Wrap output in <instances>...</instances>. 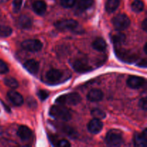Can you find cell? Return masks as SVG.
Masks as SVG:
<instances>
[{"label":"cell","instance_id":"1","mask_svg":"<svg viewBox=\"0 0 147 147\" xmlns=\"http://www.w3.org/2000/svg\"><path fill=\"white\" fill-rule=\"evenodd\" d=\"M49 114L53 118L64 121H70L72 117L70 111L67 108L63 106V105L60 104L52 106L49 111Z\"/></svg>","mask_w":147,"mask_h":147},{"label":"cell","instance_id":"2","mask_svg":"<svg viewBox=\"0 0 147 147\" xmlns=\"http://www.w3.org/2000/svg\"><path fill=\"white\" fill-rule=\"evenodd\" d=\"M81 101V97L77 93H70L63 95L57 98L55 100V103L60 105H74L78 104Z\"/></svg>","mask_w":147,"mask_h":147},{"label":"cell","instance_id":"34","mask_svg":"<svg viewBox=\"0 0 147 147\" xmlns=\"http://www.w3.org/2000/svg\"><path fill=\"white\" fill-rule=\"evenodd\" d=\"M137 65L139 67H146V59H143L141 61H139V63H137Z\"/></svg>","mask_w":147,"mask_h":147},{"label":"cell","instance_id":"19","mask_svg":"<svg viewBox=\"0 0 147 147\" xmlns=\"http://www.w3.org/2000/svg\"><path fill=\"white\" fill-rule=\"evenodd\" d=\"M92 45H93L94 50L98 52H104L106 50V47H107L106 41L101 37H98L96 40H95Z\"/></svg>","mask_w":147,"mask_h":147},{"label":"cell","instance_id":"33","mask_svg":"<svg viewBox=\"0 0 147 147\" xmlns=\"http://www.w3.org/2000/svg\"><path fill=\"white\" fill-rule=\"evenodd\" d=\"M139 106L143 110L146 111L147 108V102H146V98H143L141 99L139 102Z\"/></svg>","mask_w":147,"mask_h":147},{"label":"cell","instance_id":"29","mask_svg":"<svg viewBox=\"0 0 147 147\" xmlns=\"http://www.w3.org/2000/svg\"><path fill=\"white\" fill-rule=\"evenodd\" d=\"M76 0H60V4L65 8H70L76 4Z\"/></svg>","mask_w":147,"mask_h":147},{"label":"cell","instance_id":"7","mask_svg":"<svg viewBox=\"0 0 147 147\" xmlns=\"http://www.w3.org/2000/svg\"><path fill=\"white\" fill-rule=\"evenodd\" d=\"M78 24L77 22L72 19L63 20L57 21L55 23V27L59 30L65 31V30H73L78 27Z\"/></svg>","mask_w":147,"mask_h":147},{"label":"cell","instance_id":"8","mask_svg":"<svg viewBox=\"0 0 147 147\" xmlns=\"http://www.w3.org/2000/svg\"><path fill=\"white\" fill-rule=\"evenodd\" d=\"M22 47L27 51L38 52L42 48V43L38 40H27L22 42Z\"/></svg>","mask_w":147,"mask_h":147},{"label":"cell","instance_id":"9","mask_svg":"<svg viewBox=\"0 0 147 147\" xmlns=\"http://www.w3.org/2000/svg\"><path fill=\"white\" fill-rule=\"evenodd\" d=\"M146 83V80L139 76H131L128 78L127 85L132 89H138L143 87Z\"/></svg>","mask_w":147,"mask_h":147},{"label":"cell","instance_id":"25","mask_svg":"<svg viewBox=\"0 0 147 147\" xmlns=\"http://www.w3.org/2000/svg\"><path fill=\"white\" fill-rule=\"evenodd\" d=\"M4 84L11 89H16L18 88L19 83L15 78H6L4 80Z\"/></svg>","mask_w":147,"mask_h":147},{"label":"cell","instance_id":"13","mask_svg":"<svg viewBox=\"0 0 147 147\" xmlns=\"http://www.w3.org/2000/svg\"><path fill=\"white\" fill-rule=\"evenodd\" d=\"M73 67L78 73H86L91 70L90 66L84 60H78L73 64Z\"/></svg>","mask_w":147,"mask_h":147},{"label":"cell","instance_id":"20","mask_svg":"<svg viewBox=\"0 0 147 147\" xmlns=\"http://www.w3.org/2000/svg\"><path fill=\"white\" fill-rule=\"evenodd\" d=\"M111 39L112 42L115 45H121L122 43L124 42L125 40H126V35L123 33L119 32L112 34L111 36Z\"/></svg>","mask_w":147,"mask_h":147},{"label":"cell","instance_id":"17","mask_svg":"<svg viewBox=\"0 0 147 147\" xmlns=\"http://www.w3.org/2000/svg\"><path fill=\"white\" fill-rule=\"evenodd\" d=\"M17 136L22 141H27L32 136V131L27 126H21L17 130Z\"/></svg>","mask_w":147,"mask_h":147},{"label":"cell","instance_id":"16","mask_svg":"<svg viewBox=\"0 0 147 147\" xmlns=\"http://www.w3.org/2000/svg\"><path fill=\"white\" fill-rule=\"evenodd\" d=\"M32 8L34 12L39 15H43L47 10V5L44 1L37 0L32 4Z\"/></svg>","mask_w":147,"mask_h":147},{"label":"cell","instance_id":"3","mask_svg":"<svg viewBox=\"0 0 147 147\" xmlns=\"http://www.w3.org/2000/svg\"><path fill=\"white\" fill-rule=\"evenodd\" d=\"M106 142L111 146H118L121 145L123 142L121 132L117 129L110 130L106 134Z\"/></svg>","mask_w":147,"mask_h":147},{"label":"cell","instance_id":"12","mask_svg":"<svg viewBox=\"0 0 147 147\" xmlns=\"http://www.w3.org/2000/svg\"><path fill=\"white\" fill-rule=\"evenodd\" d=\"M103 124L101 121L99 119H94L89 122L88 125V129L90 133L96 134L101 131V130L103 129Z\"/></svg>","mask_w":147,"mask_h":147},{"label":"cell","instance_id":"5","mask_svg":"<svg viewBox=\"0 0 147 147\" xmlns=\"http://www.w3.org/2000/svg\"><path fill=\"white\" fill-rule=\"evenodd\" d=\"M115 49H116V54L118 58H119L123 62L130 63L137 60L138 57L132 52L123 50V49H119L117 47H116Z\"/></svg>","mask_w":147,"mask_h":147},{"label":"cell","instance_id":"18","mask_svg":"<svg viewBox=\"0 0 147 147\" xmlns=\"http://www.w3.org/2000/svg\"><path fill=\"white\" fill-rule=\"evenodd\" d=\"M18 24L21 28L29 29L32 25V20L29 16L23 14L21 15L18 19Z\"/></svg>","mask_w":147,"mask_h":147},{"label":"cell","instance_id":"35","mask_svg":"<svg viewBox=\"0 0 147 147\" xmlns=\"http://www.w3.org/2000/svg\"><path fill=\"white\" fill-rule=\"evenodd\" d=\"M142 28H143V30H144V31H146V27H147L146 19H145V20L143 21V22H142Z\"/></svg>","mask_w":147,"mask_h":147},{"label":"cell","instance_id":"21","mask_svg":"<svg viewBox=\"0 0 147 147\" xmlns=\"http://www.w3.org/2000/svg\"><path fill=\"white\" fill-rule=\"evenodd\" d=\"M120 4V0H108L106 3V10L109 13H112L116 10Z\"/></svg>","mask_w":147,"mask_h":147},{"label":"cell","instance_id":"32","mask_svg":"<svg viewBox=\"0 0 147 147\" xmlns=\"http://www.w3.org/2000/svg\"><path fill=\"white\" fill-rule=\"evenodd\" d=\"M57 146L60 147H69L70 146V142H68L66 139H61V140H59L57 142V144H56Z\"/></svg>","mask_w":147,"mask_h":147},{"label":"cell","instance_id":"27","mask_svg":"<svg viewBox=\"0 0 147 147\" xmlns=\"http://www.w3.org/2000/svg\"><path fill=\"white\" fill-rule=\"evenodd\" d=\"M91 115L94 119H99V120H101L106 118V113H104V111H103L102 110L98 109H93L91 111Z\"/></svg>","mask_w":147,"mask_h":147},{"label":"cell","instance_id":"4","mask_svg":"<svg viewBox=\"0 0 147 147\" xmlns=\"http://www.w3.org/2000/svg\"><path fill=\"white\" fill-rule=\"evenodd\" d=\"M112 23L116 30L121 31L126 30L130 26L131 21L126 14H119L113 17L112 20Z\"/></svg>","mask_w":147,"mask_h":147},{"label":"cell","instance_id":"23","mask_svg":"<svg viewBox=\"0 0 147 147\" xmlns=\"http://www.w3.org/2000/svg\"><path fill=\"white\" fill-rule=\"evenodd\" d=\"M59 124H60L59 125V127H60V130L63 132H64L65 134L68 135L70 137L76 138V136H76V135H77V133H76L73 129H71V128L69 127V126H65V125H60V123H59Z\"/></svg>","mask_w":147,"mask_h":147},{"label":"cell","instance_id":"31","mask_svg":"<svg viewBox=\"0 0 147 147\" xmlns=\"http://www.w3.org/2000/svg\"><path fill=\"white\" fill-rule=\"evenodd\" d=\"M37 96L40 98V100H45L49 96L48 92H47L46 90H40L38 92H37Z\"/></svg>","mask_w":147,"mask_h":147},{"label":"cell","instance_id":"24","mask_svg":"<svg viewBox=\"0 0 147 147\" xmlns=\"http://www.w3.org/2000/svg\"><path fill=\"white\" fill-rule=\"evenodd\" d=\"M144 8V4L141 0H135L131 4V9L134 12H141Z\"/></svg>","mask_w":147,"mask_h":147},{"label":"cell","instance_id":"28","mask_svg":"<svg viewBox=\"0 0 147 147\" xmlns=\"http://www.w3.org/2000/svg\"><path fill=\"white\" fill-rule=\"evenodd\" d=\"M22 5V0H14L12 4L13 11L14 13H17L21 9Z\"/></svg>","mask_w":147,"mask_h":147},{"label":"cell","instance_id":"26","mask_svg":"<svg viewBox=\"0 0 147 147\" xmlns=\"http://www.w3.org/2000/svg\"><path fill=\"white\" fill-rule=\"evenodd\" d=\"M12 33V29L9 26H0V37H7L10 36Z\"/></svg>","mask_w":147,"mask_h":147},{"label":"cell","instance_id":"11","mask_svg":"<svg viewBox=\"0 0 147 147\" xmlns=\"http://www.w3.org/2000/svg\"><path fill=\"white\" fill-rule=\"evenodd\" d=\"M7 97L14 106H20L24 103L22 96L15 90H9L7 93Z\"/></svg>","mask_w":147,"mask_h":147},{"label":"cell","instance_id":"14","mask_svg":"<svg viewBox=\"0 0 147 147\" xmlns=\"http://www.w3.org/2000/svg\"><path fill=\"white\" fill-rule=\"evenodd\" d=\"M103 93L99 89H93L88 93L87 98L89 101L98 102L103 99Z\"/></svg>","mask_w":147,"mask_h":147},{"label":"cell","instance_id":"15","mask_svg":"<svg viewBox=\"0 0 147 147\" xmlns=\"http://www.w3.org/2000/svg\"><path fill=\"white\" fill-rule=\"evenodd\" d=\"M24 67L29 73L36 75L39 70V63L34 60H28L24 63Z\"/></svg>","mask_w":147,"mask_h":147},{"label":"cell","instance_id":"22","mask_svg":"<svg viewBox=\"0 0 147 147\" xmlns=\"http://www.w3.org/2000/svg\"><path fill=\"white\" fill-rule=\"evenodd\" d=\"M93 4V0H79L77 4V9L83 11L90 8Z\"/></svg>","mask_w":147,"mask_h":147},{"label":"cell","instance_id":"6","mask_svg":"<svg viewBox=\"0 0 147 147\" xmlns=\"http://www.w3.org/2000/svg\"><path fill=\"white\" fill-rule=\"evenodd\" d=\"M64 74L63 71L57 69H52L50 70L45 75L46 80L50 84H56L61 82Z\"/></svg>","mask_w":147,"mask_h":147},{"label":"cell","instance_id":"30","mask_svg":"<svg viewBox=\"0 0 147 147\" xmlns=\"http://www.w3.org/2000/svg\"><path fill=\"white\" fill-rule=\"evenodd\" d=\"M9 71V67L7 65L3 60H0V74H4Z\"/></svg>","mask_w":147,"mask_h":147},{"label":"cell","instance_id":"10","mask_svg":"<svg viewBox=\"0 0 147 147\" xmlns=\"http://www.w3.org/2000/svg\"><path fill=\"white\" fill-rule=\"evenodd\" d=\"M147 142V129H145L142 133H137L134 138V143L136 146L145 147Z\"/></svg>","mask_w":147,"mask_h":147},{"label":"cell","instance_id":"37","mask_svg":"<svg viewBox=\"0 0 147 147\" xmlns=\"http://www.w3.org/2000/svg\"><path fill=\"white\" fill-rule=\"evenodd\" d=\"M1 134H2V129H1V128L0 127V135H1Z\"/></svg>","mask_w":147,"mask_h":147},{"label":"cell","instance_id":"36","mask_svg":"<svg viewBox=\"0 0 147 147\" xmlns=\"http://www.w3.org/2000/svg\"><path fill=\"white\" fill-rule=\"evenodd\" d=\"M146 46H147V44L146 43V44L144 45V51L145 54H146L147 52H146Z\"/></svg>","mask_w":147,"mask_h":147}]
</instances>
